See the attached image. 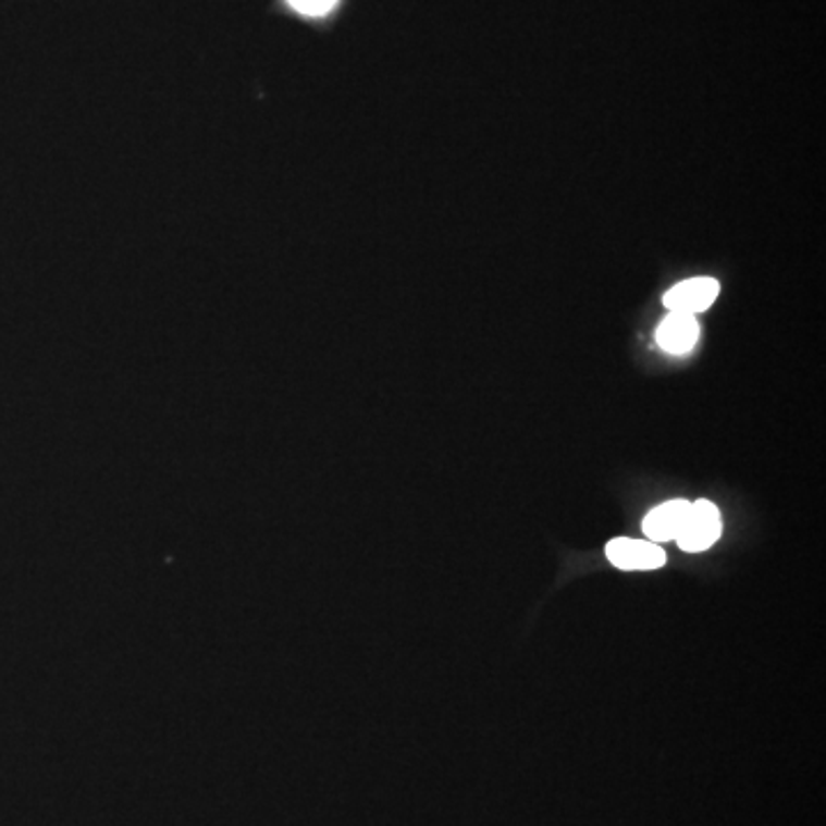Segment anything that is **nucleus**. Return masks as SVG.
I'll use <instances>...</instances> for the list:
<instances>
[{"instance_id":"39448f33","label":"nucleus","mask_w":826,"mask_h":826,"mask_svg":"<svg viewBox=\"0 0 826 826\" xmlns=\"http://www.w3.org/2000/svg\"><path fill=\"white\" fill-rule=\"evenodd\" d=\"M689 505L691 503L685 498H675V501L656 505L654 510H650L648 517L643 519V533L650 538V542L675 540L687 519Z\"/></svg>"},{"instance_id":"f03ea898","label":"nucleus","mask_w":826,"mask_h":826,"mask_svg":"<svg viewBox=\"0 0 826 826\" xmlns=\"http://www.w3.org/2000/svg\"><path fill=\"white\" fill-rule=\"evenodd\" d=\"M606 558L618 569H659L666 563V551L656 542L616 538L606 544Z\"/></svg>"},{"instance_id":"f257e3e1","label":"nucleus","mask_w":826,"mask_h":826,"mask_svg":"<svg viewBox=\"0 0 826 826\" xmlns=\"http://www.w3.org/2000/svg\"><path fill=\"white\" fill-rule=\"evenodd\" d=\"M718 538H722V513H718V507L705 498L691 503L675 542L680 544L682 551L698 554V551L710 548Z\"/></svg>"},{"instance_id":"7ed1b4c3","label":"nucleus","mask_w":826,"mask_h":826,"mask_svg":"<svg viewBox=\"0 0 826 826\" xmlns=\"http://www.w3.org/2000/svg\"><path fill=\"white\" fill-rule=\"evenodd\" d=\"M718 292H722V285H718L714 279H691L668 289L664 296V306L668 310L693 315V312L707 310L716 301Z\"/></svg>"},{"instance_id":"423d86ee","label":"nucleus","mask_w":826,"mask_h":826,"mask_svg":"<svg viewBox=\"0 0 826 826\" xmlns=\"http://www.w3.org/2000/svg\"><path fill=\"white\" fill-rule=\"evenodd\" d=\"M287 3L292 10L306 16H324L337 5V0H287Z\"/></svg>"},{"instance_id":"20e7f679","label":"nucleus","mask_w":826,"mask_h":826,"mask_svg":"<svg viewBox=\"0 0 826 826\" xmlns=\"http://www.w3.org/2000/svg\"><path fill=\"white\" fill-rule=\"evenodd\" d=\"M698 322L691 312L670 310L666 320L656 329V343L668 354H687L698 343Z\"/></svg>"}]
</instances>
